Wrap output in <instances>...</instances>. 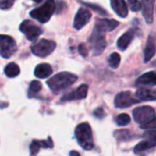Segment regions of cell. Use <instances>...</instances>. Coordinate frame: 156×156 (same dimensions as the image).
Wrapping results in <instances>:
<instances>
[{
  "instance_id": "603a6c76",
  "label": "cell",
  "mask_w": 156,
  "mask_h": 156,
  "mask_svg": "<svg viewBox=\"0 0 156 156\" xmlns=\"http://www.w3.org/2000/svg\"><path fill=\"white\" fill-rule=\"evenodd\" d=\"M114 135L119 141H128L132 138L133 133L128 130H119L114 133Z\"/></svg>"
},
{
  "instance_id": "2e32d148",
  "label": "cell",
  "mask_w": 156,
  "mask_h": 156,
  "mask_svg": "<svg viewBox=\"0 0 156 156\" xmlns=\"http://www.w3.org/2000/svg\"><path fill=\"white\" fill-rule=\"evenodd\" d=\"M111 5L120 17L124 18L128 16V6L125 0H111Z\"/></svg>"
},
{
  "instance_id": "9a60e30c",
  "label": "cell",
  "mask_w": 156,
  "mask_h": 156,
  "mask_svg": "<svg viewBox=\"0 0 156 156\" xmlns=\"http://www.w3.org/2000/svg\"><path fill=\"white\" fill-rule=\"evenodd\" d=\"M135 37V29L132 28L129 31L125 32L117 41V47L120 50L124 51L131 44L133 39Z\"/></svg>"
},
{
  "instance_id": "5b68a950",
  "label": "cell",
  "mask_w": 156,
  "mask_h": 156,
  "mask_svg": "<svg viewBox=\"0 0 156 156\" xmlns=\"http://www.w3.org/2000/svg\"><path fill=\"white\" fill-rule=\"evenodd\" d=\"M89 44L94 56L101 55L107 46L105 37L101 33L96 31L95 29H93V32L91 33L89 38Z\"/></svg>"
},
{
  "instance_id": "ffe728a7",
  "label": "cell",
  "mask_w": 156,
  "mask_h": 156,
  "mask_svg": "<svg viewBox=\"0 0 156 156\" xmlns=\"http://www.w3.org/2000/svg\"><path fill=\"white\" fill-rule=\"evenodd\" d=\"M156 146V141H152V140H146V141H143L140 142L135 147L133 152L135 154H141L142 152H144L148 149H151L153 147Z\"/></svg>"
},
{
  "instance_id": "4fadbf2b",
  "label": "cell",
  "mask_w": 156,
  "mask_h": 156,
  "mask_svg": "<svg viewBox=\"0 0 156 156\" xmlns=\"http://www.w3.org/2000/svg\"><path fill=\"white\" fill-rule=\"evenodd\" d=\"M154 0H142L143 16L147 24H151L154 21Z\"/></svg>"
},
{
  "instance_id": "5bb4252c",
  "label": "cell",
  "mask_w": 156,
  "mask_h": 156,
  "mask_svg": "<svg viewBox=\"0 0 156 156\" xmlns=\"http://www.w3.org/2000/svg\"><path fill=\"white\" fill-rule=\"evenodd\" d=\"M156 52V37L152 33L147 39V43L144 48V62H148L152 59Z\"/></svg>"
},
{
  "instance_id": "4316f807",
  "label": "cell",
  "mask_w": 156,
  "mask_h": 156,
  "mask_svg": "<svg viewBox=\"0 0 156 156\" xmlns=\"http://www.w3.org/2000/svg\"><path fill=\"white\" fill-rule=\"evenodd\" d=\"M80 3H81L82 5H87L88 7L91 8L92 10L96 11V12H97L98 14H100V15H107V11H106V10H104L103 8H101V6L95 5V4H90V3H86V2H80Z\"/></svg>"
},
{
  "instance_id": "f546056e",
  "label": "cell",
  "mask_w": 156,
  "mask_h": 156,
  "mask_svg": "<svg viewBox=\"0 0 156 156\" xmlns=\"http://www.w3.org/2000/svg\"><path fill=\"white\" fill-rule=\"evenodd\" d=\"M14 2L15 0H0V8L3 10L9 9L13 5Z\"/></svg>"
},
{
  "instance_id": "d4e9b609",
  "label": "cell",
  "mask_w": 156,
  "mask_h": 156,
  "mask_svg": "<svg viewBox=\"0 0 156 156\" xmlns=\"http://www.w3.org/2000/svg\"><path fill=\"white\" fill-rule=\"evenodd\" d=\"M41 148L40 141H33L30 144L29 151H30V156H36L39 152V149Z\"/></svg>"
},
{
  "instance_id": "e575fe53",
  "label": "cell",
  "mask_w": 156,
  "mask_h": 156,
  "mask_svg": "<svg viewBox=\"0 0 156 156\" xmlns=\"http://www.w3.org/2000/svg\"><path fill=\"white\" fill-rule=\"evenodd\" d=\"M69 156H80V153H78L77 151H71L69 153Z\"/></svg>"
},
{
  "instance_id": "e0dca14e",
  "label": "cell",
  "mask_w": 156,
  "mask_h": 156,
  "mask_svg": "<svg viewBox=\"0 0 156 156\" xmlns=\"http://www.w3.org/2000/svg\"><path fill=\"white\" fill-rule=\"evenodd\" d=\"M137 86H156V72L150 71L143 74L136 80Z\"/></svg>"
},
{
  "instance_id": "277c9868",
  "label": "cell",
  "mask_w": 156,
  "mask_h": 156,
  "mask_svg": "<svg viewBox=\"0 0 156 156\" xmlns=\"http://www.w3.org/2000/svg\"><path fill=\"white\" fill-rule=\"evenodd\" d=\"M56 48V43L48 39H41L31 46L32 53L40 58H45L50 55Z\"/></svg>"
},
{
  "instance_id": "44dd1931",
  "label": "cell",
  "mask_w": 156,
  "mask_h": 156,
  "mask_svg": "<svg viewBox=\"0 0 156 156\" xmlns=\"http://www.w3.org/2000/svg\"><path fill=\"white\" fill-rule=\"evenodd\" d=\"M19 73H20V69H19L18 65L14 62L7 64L5 68V74L8 78H15V77L18 76Z\"/></svg>"
},
{
  "instance_id": "83f0119b",
  "label": "cell",
  "mask_w": 156,
  "mask_h": 156,
  "mask_svg": "<svg viewBox=\"0 0 156 156\" xmlns=\"http://www.w3.org/2000/svg\"><path fill=\"white\" fill-rule=\"evenodd\" d=\"M41 89H42V85L37 80H33L29 85V92H30V94L31 93L36 94V93L39 92L41 90Z\"/></svg>"
},
{
  "instance_id": "9c48e42d",
  "label": "cell",
  "mask_w": 156,
  "mask_h": 156,
  "mask_svg": "<svg viewBox=\"0 0 156 156\" xmlns=\"http://www.w3.org/2000/svg\"><path fill=\"white\" fill-rule=\"evenodd\" d=\"M19 29L22 33H24L27 37V38L30 41L36 40V38L38 37V36L42 33V30L40 27L33 24L29 20H25L21 23Z\"/></svg>"
},
{
  "instance_id": "4dcf8cb0",
  "label": "cell",
  "mask_w": 156,
  "mask_h": 156,
  "mask_svg": "<svg viewBox=\"0 0 156 156\" xmlns=\"http://www.w3.org/2000/svg\"><path fill=\"white\" fill-rule=\"evenodd\" d=\"M144 138H146L147 140H152V141H156V130L154 131H149L145 132L143 135Z\"/></svg>"
},
{
  "instance_id": "7a4b0ae2",
  "label": "cell",
  "mask_w": 156,
  "mask_h": 156,
  "mask_svg": "<svg viewBox=\"0 0 156 156\" xmlns=\"http://www.w3.org/2000/svg\"><path fill=\"white\" fill-rule=\"evenodd\" d=\"M75 136L79 144L85 150L90 151L93 148V136L92 131L89 123L83 122L79 124L75 129Z\"/></svg>"
},
{
  "instance_id": "d6a6232c",
  "label": "cell",
  "mask_w": 156,
  "mask_h": 156,
  "mask_svg": "<svg viewBox=\"0 0 156 156\" xmlns=\"http://www.w3.org/2000/svg\"><path fill=\"white\" fill-rule=\"evenodd\" d=\"M79 52H80V54L81 56H83V57H87V56H88L89 50L87 49L85 44H80V45L79 46Z\"/></svg>"
},
{
  "instance_id": "d6986e66",
  "label": "cell",
  "mask_w": 156,
  "mask_h": 156,
  "mask_svg": "<svg viewBox=\"0 0 156 156\" xmlns=\"http://www.w3.org/2000/svg\"><path fill=\"white\" fill-rule=\"evenodd\" d=\"M34 74L37 78L39 79H46L52 74V67L48 63H41L38 64L34 71Z\"/></svg>"
},
{
  "instance_id": "8fae6325",
  "label": "cell",
  "mask_w": 156,
  "mask_h": 156,
  "mask_svg": "<svg viewBox=\"0 0 156 156\" xmlns=\"http://www.w3.org/2000/svg\"><path fill=\"white\" fill-rule=\"evenodd\" d=\"M90 18H91L90 12L84 7H80L78 10V12L74 17V23H73L74 28L77 30L81 29L83 27H85L89 23Z\"/></svg>"
},
{
  "instance_id": "3957f363",
  "label": "cell",
  "mask_w": 156,
  "mask_h": 156,
  "mask_svg": "<svg viewBox=\"0 0 156 156\" xmlns=\"http://www.w3.org/2000/svg\"><path fill=\"white\" fill-rule=\"evenodd\" d=\"M55 9H56L55 1L46 0L45 3L41 6L33 9L30 12V16L31 17L39 21L40 23H47L50 19L52 15L54 14Z\"/></svg>"
},
{
  "instance_id": "484cf974",
  "label": "cell",
  "mask_w": 156,
  "mask_h": 156,
  "mask_svg": "<svg viewBox=\"0 0 156 156\" xmlns=\"http://www.w3.org/2000/svg\"><path fill=\"white\" fill-rule=\"evenodd\" d=\"M128 5L133 12H138L142 10V3L139 0H127Z\"/></svg>"
},
{
  "instance_id": "cb8c5ba5",
  "label": "cell",
  "mask_w": 156,
  "mask_h": 156,
  "mask_svg": "<svg viewBox=\"0 0 156 156\" xmlns=\"http://www.w3.org/2000/svg\"><path fill=\"white\" fill-rule=\"evenodd\" d=\"M116 123L118 126H126L127 124L130 123L131 122V118L128 114L126 113H122L120 115H118L116 117V120H115Z\"/></svg>"
},
{
  "instance_id": "7402d4cb",
  "label": "cell",
  "mask_w": 156,
  "mask_h": 156,
  "mask_svg": "<svg viewBox=\"0 0 156 156\" xmlns=\"http://www.w3.org/2000/svg\"><path fill=\"white\" fill-rule=\"evenodd\" d=\"M108 63L109 66L112 69H117L121 63V56L117 52H113L110 55L108 58Z\"/></svg>"
},
{
  "instance_id": "d590c367",
  "label": "cell",
  "mask_w": 156,
  "mask_h": 156,
  "mask_svg": "<svg viewBox=\"0 0 156 156\" xmlns=\"http://www.w3.org/2000/svg\"><path fill=\"white\" fill-rule=\"evenodd\" d=\"M33 1H35V2H37V3H38V2H41L42 0H33Z\"/></svg>"
},
{
  "instance_id": "1f68e13d",
  "label": "cell",
  "mask_w": 156,
  "mask_h": 156,
  "mask_svg": "<svg viewBox=\"0 0 156 156\" xmlns=\"http://www.w3.org/2000/svg\"><path fill=\"white\" fill-rule=\"evenodd\" d=\"M40 144H41V147H44V148H52L53 147L52 139L50 137H48L47 141H40Z\"/></svg>"
},
{
  "instance_id": "ac0fdd59",
  "label": "cell",
  "mask_w": 156,
  "mask_h": 156,
  "mask_svg": "<svg viewBox=\"0 0 156 156\" xmlns=\"http://www.w3.org/2000/svg\"><path fill=\"white\" fill-rule=\"evenodd\" d=\"M135 95L140 101H156V89H139Z\"/></svg>"
},
{
  "instance_id": "30bf717a",
  "label": "cell",
  "mask_w": 156,
  "mask_h": 156,
  "mask_svg": "<svg viewBox=\"0 0 156 156\" xmlns=\"http://www.w3.org/2000/svg\"><path fill=\"white\" fill-rule=\"evenodd\" d=\"M119 26V22L114 19H107V18H98L95 22L94 29L100 33L111 32Z\"/></svg>"
},
{
  "instance_id": "f1b7e54d",
  "label": "cell",
  "mask_w": 156,
  "mask_h": 156,
  "mask_svg": "<svg viewBox=\"0 0 156 156\" xmlns=\"http://www.w3.org/2000/svg\"><path fill=\"white\" fill-rule=\"evenodd\" d=\"M141 128L144 130H156V117H154L146 123L141 124Z\"/></svg>"
},
{
  "instance_id": "7c38bea8",
  "label": "cell",
  "mask_w": 156,
  "mask_h": 156,
  "mask_svg": "<svg viewBox=\"0 0 156 156\" xmlns=\"http://www.w3.org/2000/svg\"><path fill=\"white\" fill-rule=\"evenodd\" d=\"M89 90V87L86 84L80 85L77 90L74 91L66 94L62 97L61 101H74V100H83L87 97Z\"/></svg>"
},
{
  "instance_id": "ba28073f",
  "label": "cell",
  "mask_w": 156,
  "mask_h": 156,
  "mask_svg": "<svg viewBox=\"0 0 156 156\" xmlns=\"http://www.w3.org/2000/svg\"><path fill=\"white\" fill-rule=\"evenodd\" d=\"M141 101L134 98L130 91H122L116 95L114 99V105L116 108L124 109L130 107L133 104L139 103Z\"/></svg>"
},
{
  "instance_id": "6da1fadb",
  "label": "cell",
  "mask_w": 156,
  "mask_h": 156,
  "mask_svg": "<svg viewBox=\"0 0 156 156\" xmlns=\"http://www.w3.org/2000/svg\"><path fill=\"white\" fill-rule=\"evenodd\" d=\"M77 80L78 77L75 74L70 72H60L51 77L47 81V84L51 90L59 91L71 86Z\"/></svg>"
},
{
  "instance_id": "52a82bcc",
  "label": "cell",
  "mask_w": 156,
  "mask_h": 156,
  "mask_svg": "<svg viewBox=\"0 0 156 156\" xmlns=\"http://www.w3.org/2000/svg\"><path fill=\"white\" fill-rule=\"evenodd\" d=\"M16 50L15 40L6 35H0V56L4 58H9Z\"/></svg>"
},
{
  "instance_id": "836d02e7",
  "label": "cell",
  "mask_w": 156,
  "mask_h": 156,
  "mask_svg": "<svg viewBox=\"0 0 156 156\" xmlns=\"http://www.w3.org/2000/svg\"><path fill=\"white\" fill-rule=\"evenodd\" d=\"M93 114H94V116H95L96 118H98V119H102V118L104 117V112H103V110H102L101 108L96 109V110L94 111Z\"/></svg>"
},
{
  "instance_id": "8992f818",
  "label": "cell",
  "mask_w": 156,
  "mask_h": 156,
  "mask_svg": "<svg viewBox=\"0 0 156 156\" xmlns=\"http://www.w3.org/2000/svg\"><path fill=\"white\" fill-rule=\"evenodd\" d=\"M133 115L137 123L144 124L155 117V112L150 106H142L135 108L133 112Z\"/></svg>"
}]
</instances>
